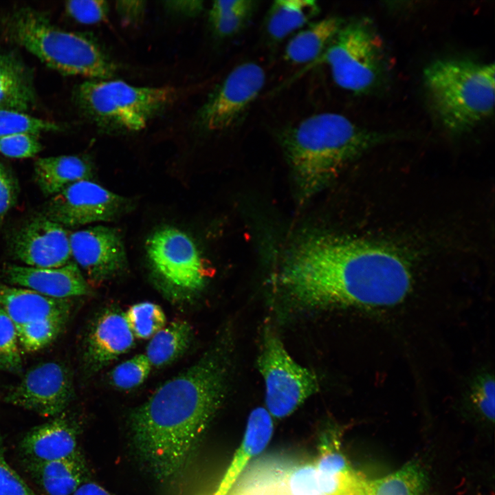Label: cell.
Masks as SVG:
<instances>
[{
	"instance_id": "1",
	"label": "cell",
	"mask_w": 495,
	"mask_h": 495,
	"mask_svg": "<svg viewBox=\"0 0 495 495\" xmlns=\"http://www.w3.org/2000/svg\"><path fill=\"white\" fill-rule=\"evenodd\" d=\"M280 282L303 307L375 308L402 302L411 292L412 276L407 260L390 245L322 234L293 250Z\"/></svg>"
},
{
	"instance_id": "2",
	"label": "cell",
	"mask_w": 495,
	"mask_h": 495,
	"mask_svg": "<svg viewBox=\"0 0 495 495\" xmlns=\"http://www.w3.org/2000/svg\"><path fill=\"white\" fill-rule=\"evenodd\" d=\"M226 371L219 353H209L168 380L130 417L139 458L160 481L186 467L226 395Z\"/></svg>"
},
{
	"instance_id": "3",
	"label": "cell",
	"mask_w": 495,
	"mask_h": 495,
	"mask_svg": "<svg viewBox=\"0 0 495 495\" xmlns=\"http://www.w3.org/2000/svg\"><path fill=\"white\" fill-rule=\"evenodd\" d=\"M384 138L332 112L312 115L289 129L283 144L302 197L318 192L346 163Z\"/></svg>"
},
{
	"instance_id": "4",
	"label": "cell",
	"mask_w": 495,
	"mask_h": 495,
	"mask_svg": "<svg viewBox=\"0 0 495 495\" xmlns=\"http://www.w3.org/2000/svg\"><path fill=\"white\" fill-rule=\"evenodd\" d=\"M494 64L445 58L430 63L424 79L433 109L447 130L468 131L492 115Z\"/></svg>"
},
{
	"instance_id": "5",
	"label": "cell",
	"mask_w": 495,
	"mask_h": 495,
	"mask_svg": "<svg viewBox=\"0 0 495 495\" xmlns=\"http://www.w3.org/2000/svg\"><path fill=\"white\" fill-rule=\"evenodd\" d=\"M8 22L12 38L61 74L107 80L116 71L115 64L93 41L56 27L37 11L21 9Z\"/></svg>"
},
{
	"instance_id": "6",
	"label": "cell",
	"mask_w": 495,
	"mask_h": 495,
	"mask_svg": "<svg viewBox=\"0 0 495 495\" xmlns=\"http://www.w3.org/2000/svg\"><path fill=\"white\" fill-rule=\"evenodd\" d=\"M175 94L170 87H142L122 80H90L78 86L74 100L84 115L100 127L138 131Z\"/></svg>"
},
{
	"instance_id": "7",
	"label": "cell",
	"mask_w": 495,
	"mask_h": 495,
	"mask_svg": "<svg viewBox=\"0 0 495 495\" xmlns=\"http://www.w3.org/2000/svg\"><path fill=\"white\" fill-rule=\"evenodd\" d=\"M314 62L326 63L334 82L355 94L374 89L384 72L382 41L370 22L364 19L344 23L324 53Z\"/></svg>"
},
{
	"instance_id": "8",
	"label": "cell",
	"mask_w": 495,
	"mask_h": 495,
	"mask_svg": "<svg viewBox=\"0 0 495 495\" xmlns=\"http://www.w3.org/2000/svg\"><path fill=\"white\" fill-rule=\"evenodd\" d=\"M257 366L265 386V408L272 418L289 416L319 391L316 374L292 358L270 327L263 331Z\"/></svg>"
},
{
	"instance_id": "9",
	"label": "cell",
	"mask_w": 495,
	"mask_h": 495,
	"mask_svg": "<svg viewBox=\"0 0 495 495\" xmlns=\"http://www.w3.org/2000/svg\"><path fill=\"white\" fill-rule=\"evenodd\" d=\"M153 274L165 285L182 292L203 288L206 274L199 249L184 231L164 226L154 231L145 244Z\"/></svg>"
},
{
	"instance_id": "10",
	"label": "cell",
	"mask_w": 495,
	"mask_h": 495,
	"mask_svg": "<svg viewBox=\"0 0 495 495\" xmlns=\"http://www.w3.org/2000/svg\"><path fill=\"white\" fill-rule=\"evenodd\" d=\"M132 200L91 180L75 182L54 195L43 215L63 227L118 219L133 208Z\"/></svg>"
},
{
	"instance_id": "11",
	"label": "cell",
	"mask_w": 495,
	"mask_h": 495,
	"mask_svg": "<svg viewBox=\"0 0 495 495\" xmlns=\"http://www.w3.org/2000/svg\"><path fill=\"white\" fill-rule=\"evenodd\" d=\"M73 394L72 376L66 366L47 362L30 369L4 400L41 416L54 417L68 406Z\"/></svg>"
},
{
	"instance_id": "12",
	"label": "cell",
	"mask_w": 495,
	"mask_h": 495,
	"mask_svg": "<svg viewBox=\"0 0 495 495\" xmlns=\"http://www.w3.org/2000/svg\"><path fill=\"white\" fill-rule=\"evenodd\" d=\"M265 82L259 65L246 62L235 67L201 109L202 126L210 131L230 127L258 96Z\"/></svg>"
},
{
	"instance_id": "13",
	"label": "cell",
	"mask_w": 495,
	"mask_h": 495,
	"mask_svg": "<svg viewBox=\"0 0 495 495\" xmlns=\"http://www.w3.org/2000/svg\"><path fill=\"white\" fill-rule=\"evenodd\" d=\"M72 256L88 283H100L126 270L127 257L120 232L98 225L69 234Z\"/></svg>"
},
{
	"instance_id": "14",
	"label": "cell",
	"mask_w": 495,
	"mask_h": 495,
	"mask_svg": "<svg viewBox=\"0 0 495 495\" xmlns=\"http://www.w3.org/2000/svg\"><path fill=\"white\" fill-rule=\"evenodd\" d=\"M69 234L65 227L43 214L25 221L12 234L13 256L27 266L60 267L72 257Z\"/></svg>"
},
{
	"instance_id": "15",
	"label": "cell",
	"mask_w": 495,
	"mask_h": 495,
	"mask_svg": "<svg viewBox=\"0 0 495 495\" xmlns=\"http://www.w3.org/2000/svg\"><path fill=\"white\" fill-rule=\"evenodd\" d=\"M275 479L284 495H363L360 477L345 468L310 462L294 466Z\"/></svg>"
},
{
	"instance_id": "16",
	"label": "cell",
	"mask_w": 495,
	"mask_h": 495,
	"mask_svg": "<svg viewBox=\"0 0 495 495\" xmlns=\"http://www.w3.org/2000/svg\"><path fill=\"white\" fill-rule=\"evenodd\" d=\"M6 281L58 299L88 295L91 288L75 262L55 268L7 265L3 270Z\"/></svg>"
},
{
	"instance_id": "17",
	"label": "cell",
	"mask_w": 495,
	"mask_h": 495,
	"mask_svg": "<svg viewBox=\"0 0 495 495\" xmlns=\"http://www.w3.org/2000/svg\"><path fill=\"white\" fill-rule=\"evenodd\" d=\"M134 338L123 313L114 309L104 311L87 336L84 353L87 368L91 371L101 369L129 351Z\"/></svg>"
},
{
	"instance_id": "18",
	"label": "cell",
	"mask_w": 495,
	"mask_h": 495,
	"mask_svg": "<svg viewBox=\"0 0 495 495\" xmlns=\"http://www.w3.org/2000/svg\"><path fill=\"white\" fill-rule=\"evenodd\" d=\"M21 448L28 462L32 463L63 459L79 454L76 428L67 419L60 417L29 431Z\"/></svg>"
},
{
	"instance_id": "19",
	"label": "cell",
	"mask_w": 495,
	"mask_h": 495,
	"mask_svg": "<svg viewBox=\"0 0 495 495\" xmlns=\"http://www.w3.org/2000/svg\"><path fill=\"white\" fill-rule=\"evenodd\" d=\"M0 307L17 328L50 317L69 316L72 303L69 298H53L30 289L0 283Z\"/></svg>"
},
{
	"instance_id": "20",
	"label": "cell",
	"mask_w": 495,
	"mask_h": 495,
	"mask_svg": "<svg viewBox=\"0 0 495 495\" xmlns=\"http://www.w3.org/2000/svg\"><path fill=\"white\" fill-rule=\"evenodd\" d=\"M273 431V418L266 408L254 409L249 415L241 445L214 495H228L248 464L267 446Z\"/></svg>"
},
{
	"instance_id": "21",
	"label": "cell",
	"mask_w": 495,
	"mask_h": 495,
	"mask_svg": "<svg viewBox=\"0 0 495 495\" xmlns=\"http://www.w3.org/2000/svg\"><path fill=\"white\" fill-rule=\"evenodd\" d=\"M34 168L35 180L46 196H54L75 182L93 177L91 163L77 155L41 157Z\"/></svg>"
},
{
	"instance_id": "22",
	"label": "cell",
	"mask_w": 495,
	"mask_h": 495,
	"mask_svg": "<svg viewBox=\"0 0 495 495\" xmlns=\"http://www.w3.org/2000/svg\"><path fill=\"white\" fill-rule=\"evenodd\" d=\"M343 23L336 16L312 23L290 39L285 49V60L294 64L314 62L324 53Z\"/></svg>"
},
{
	"instance_id": "23",
	"label": "cell",
	"mask_w": 495,
	"mask_h": 495,
	"mask_svg": "<svg viewBox=\"0 0 495 495\" xmlns=\"http://www.w3.org/2000/svg\"><path fill=\"white\" fill-rule=\"evenodd\" d=\"M29 468L47 495H72L84 482L85 465L80 454L47 462H30Z\"/></svg>"
},
{
	"instance_id": "24",
	"label": "cell",
	"mask_w": 495,
	"mask_h": 495,
	"mask_svg": "<svg viewBox=\"0 0 495 495\" xmlns=\"http://www.w3.org/2000/svg\"><path fill=\"white\" fill-rule=\"evenodd\" d=\"M30 76L21 64L0 54V108L25 112L34 103Z\"/></svg>"
},
{
	"instance_id": "25",
	"label": "cell",
	"mask_w": 495,
	"mask_h": 495,
	"mask_svg": "<svg viewBox=\"0 0 495 495\" xmlns=\"http://www.w3.org/2000/svg\"><path fill=\"white\" fill-rule=\"evenodd\" d=\"M313 0H278L268 11L265 27L271 38L280 41L306 25L319 12Z\"/></svg>"
},
{
	"instance_id": "26",
	"label": "cell",
	"mask_w": 495,
	"mask_h": 495,
	"mask_svg": "<svg viewBox=\"0 0 495 495\" xmlns=\"http://www.w3.org/2000/svg\"><path fill=\"white\" fill-rule=\"evenodd\" d=\"M191 338L192 329L188 322L174 320L151 338L145 355L152 366L168 365L187 350Z\"/></svg>"
},
{
	"instance_id": "27",
	"label": "cell",
	"mask_w": 495,
	"mask_h": 495,
	"mask_svg": "<svg viewBox=\"0 0 495 495\" xmlns=\"http://www.w3.org/2000/svg\"><path fill=\"white\" fill-rule=\"evenodd\" d=\"M426 476L417 463L410 462L395 472L364 480L363 495H422Z\"/></svg>"
},
{
	"instance_id": "28",
	"label": "cell",
	"mask_w": 495,
	"mask_h": 495,
	"mask_svg": "<svg viewBox=\"0 0 495 495\" xmlns=\"http://www.w3.org/2000/svg\"><path fill=\"white\" fill-rule=\"evenodd\" d=\"M69 317L68 315L50 317L17 327L21 349L34 353L49 346L65 329Z\"/></svg>"
},
{
	"instance_id": "29",
	"label": "cell",
	"mask_w": 495,
	"mask_h": 495,
	"mask_svg": "<svg viewBox=\"0 0 495 495\" xmlns=\"http://www.w3.org/2000/svg\"><path fill=\"white\" fill-rule=\"evenodd\" d=\"M125 320L134 337L151 338L166 326V316L158 305L140 302L131 306L124 314Z\"/></svg>"
},
{
	"instance_id": "30",
	"label": "cell",
	"mask_w": 495,
	"mask_h": 495,
	"mask_svg": "<svg viewBox=\"0 0 495 495\" xmlns=\"http://www.w3.org/2000/svg\"><path fill=\"white\" fill-rule=\"evenodd\" d=\"M60 129L57 124L31 116L25 112L0 108V138L18 133L38 135Z\"/></svg>"
},
{
	"instance_id": "31",
	"label": "cell",
	"mask_w": 495,
	"mask_h": 495,
	"mask_svg": "<svg viewBox=\"0 0 495 495\" xmlns=\"http://www.w3.org/2000/svg\"><path fill=\"white\" fill-rule=\"evenodd\" d=\"M21 366V349L16 326L0 307V370L18 372Z\"/></svg>"
},
{
	"instance_id": "32",
	"label": "cell",
	"mask_w": 495,
	"mask_h": 495,
	"mask_svg": "<svg viewBox=\"0 0 495 495\" xmlns=\"http://www.w3.org/2000/svg\"><path fill=\"white\" fill-rule=\"evenodd\" d=\"M151 364L145 354H138L116 366L111 373V383L122 390L134 388L148 376Z\"/></svg>"
},
{
	"instance_id": "33",
	"label": "cell",
	"mask_w": 495,
	"mask_h": 495,
	"mask_svg": "<svg viewBox=\"0 0 495 495\" xmlns=\"http://www.w3.org/2000/svg\"><path fill=\"white\" fill-rule=\"evenodd\" d=\"M38 135L18 133L0 138V153L11 158L32 157L42 149Z\"/></svg>"
},
{
	"instance_id": "34",
	"label": "cell",
	"mask_w": 495,
	"mask_h": 495,
	"mask_svg": "<svg viewBox=\"0 0 495 495\" xmlns=\"http://www.w3.org/2000/svg\"><path fill=\"white\" fill-rule=\"evenodd\" d=\"M65 11L76 21L82 24H95L104 21L109 12L105 1L75 0L67 1Z\"/></svg>"
},
{
	"instance_id": "35",
	"label": "cell",
	"mask_w": 495,
	"mask_h": 495,
	"mask_svg": "<svg viewBox=\"0 0 495 495\" xmlns=\"http://www.w3.org/2000/svg\"><path fill=\"white\" fill-rule=\"evenodd\" d=\"M472 400L479 415L488 421L494 419V380L488 374L476 380L472 388Z\"/></svg>"
},
{
	"instance_id": "36",
	"label": "cell",
	"mask_w": 495,
	"mask_h": 495,
	"mask_svg": "<svg viewBox=\"0 0 495 495\" xmlns=\"http://www.w3.org/2000/svg\"><path fill=\"white\" fill-rule=\"evenodd\" d=\"M0 495H38L8 463L1 434Z\"/></svg>"
},
{
	"instance_id": "37",
	"label": "cell",
	"mask_w": 495,
	"mask_h": 495,
	"mask_svg": "<svg viewBox=\"0 0 495 495\" xmlns=\"http://www.w3.org/2000/svg\"><path fill=\"white\" fill-rule=\"evenodd\" d=\"M19 192L17 182L7 167L0 162V225L8 211L16 204Z\"/></svg>"
},
{
	"instance_id": "38",
	"label": "cell",
	"mask_w": 495,
	"mask_h": 495,
	"mask_svg": "<svg viewBox=\"0 0 495 495\" xmlns=\"http://www.w3.org/2000/svg\"><path fill=\"white\" fill-rule=\"evenodd\" d=\"M251 11H240L223 15L210 16V24L214 32L221 37L230 36L237 33L244 25Z\"/></svg>"
},
{
	"instance_id": "39",
	"label": "cell",
	"mask_w": 495,
	"mask_h": 495,
	"mask_svg": "<svg viewBox=\"0 0 495 495\" xmlns=\"http://www.w3.org/2000/svg\"><path fill=\"white\" fill-rule=\"evenodd\" d=\"M118 13L127 23L139 22L143 17L146 2L143 1H118L116 6Z\"/></svg>"
},
{
	"instance_id": "40",
	"label": "cell",
	"mask_w": 495,
	"mask_h": 495,
	"mask_svg": "<svg viewBox=\"0 0 495 495\" xmlns=\"http://www.w3.org/2000/svg\"><path fill=\"white\" fill-rule=\"evenodd\" d=\"M254 2L249 0L215 1L212 3L209 16H215L240 11H252Z\"/></svg>"
},
{
	"instance_id": "41",
	"label": "cell",
	"mask_w": 495,
	"mask_h": 495,
	"mask_svg": "<svg viewBox=\"0 0 495 495\" xmlns=\"http://www.w3.org/2000/svg\"><path fill=\"white\" fill-rule=\"evenodd\" d=\"M168 10L175 14L192 16L198 14L203 9L202 1H170L166 2Z\"/></svg>"
},
{
	"instance_id": "42",
	"label": "cell",
	"mask_w": 495,
	"mask_h": 495,
	"mask_svg": "<svg viewBox=\"0 0 495 495\" xmlns=\"http://www.w3.org/2000/svg\"><path fill=\"white\" fill-rule=\"evenodd\" d=\"M232 495H284L275 479L265 483L254 484L239 490Z\"/></svg>"
},
{
	"instance_id": "43",
	"label": "cell",
	"mask_w": 495,
	"mask_h": 495,
	"mask_svg": "<svg viewBox=\"0 0 495 495\" xmlns=\"http://www.w3.org/2000/svg\"><path fill=\"white\" fill-rule=\"evenodd\" d=\"M72 495H113L100 485L91 482H82Z\"/></svg>"
}]
</instances>
